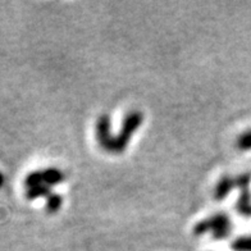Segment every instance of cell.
Wrapping results in <instances>:
<instances>
[{
	"mask_svg": "<svg viewBox=\"0 0 251 251\" xmlns=\"http://www.w3.org/2000/svg\"><path fill=\"white\" fill-rule=\"evenodd\" d=\"M4 181H5V178H4V175L0 172V187L4 185Z\"/></svg>",
	"mask_w": 251,
	"mask_h": 251,
	"instance_id": "obj_11",
	"label": "cell"
},
{
	"mask_svg": "<svg viewBox=\"0 0 251 251\" xmlns=\"http://www.w3.org/2000/svg\"><path fill=\"white\" fill-rule=\"evenodd\" d=\"M232 250L251 251V236H242V237L236 238L232 244Z\"/></svg>",
	"mask_w": 251,
	"mask_h": 251,
	"instance_id": "obj_9",
	"label": "cell"
},
{
	"mask_svg": "<svg viewBox=\"0 0 251 251\" xmlns=\"http://www.w3.org/2000/svg\"><path fill=\"white\" fill-rule=\"evenodd\" d=\"M237 146L241 150H251V129L240 135L237 139Z\"/></svg>",
	"mask_w": 251,
	"mask_h": 251,
	"instance_id": "obj_10",
	"label": "cell"
},
{
	"mask_svg": "<svg viewBox=\"0 0 251 251\" xmlns=\"http://www.w3.org/2000/svg\"><path fill=\"white\" fill-rule=\"evenodd\" d=\"M112 132H110V119L108 114H102L96 123V140L102 149L108 151L112 142Z\"/></svg>",
	"mask_w": 251,
	"mask_h": 251,
	"instance_id": "obj_3",
	"label": "cell"
},
{
	"mask_svg": "<svg viewBox=\"0 0 251 251\" xmlns=\"http://www.w3.org/2000/svg\"><path fill=\"white\" fill-rule=\"evenodd\" d=\"M236 187L235 186V178H231L228 176L222 177L221 181L218 182V185L215 186L214 191V198L217 200H223L228 196V194L232 191V188Z\"/></svg>",
	"mask_w": 251,
	"mask_h": 251,
	"instance_id": "obj_4",
	"label": "cell"
},
{
	"mask_svg": "<svg viewBox=\"0 0 251 251\" xmlns=\"http://www.w3.org/2000/svg\"><path fill=\"white\" fill-rule=\"evenodd\" d=\"M212 233L213 237L217 240L227 238L232 232V222L228 218L227 214L219 213V214L212 215L204 221L199 222L194 228L195 236H202L205 233Z\"/></svg>",
	"mask_w": 251,
	"mask_h": 251,
	"instance_id": "obj_2",
	"label": "cell"
},
{
	"mask_svg": "<svg viewBox=\"0 0 251 251\" xmlns=\"http://www.w3.org/2000/svg\"><path fill=\"white\" fill-rule=\"evenodd\" d=\"M63 204V198L58 194H51L49 198L47 199V205H45V209L47 212L50 213V214H54V213L59 212L60 208H62Z\"/></svg>",
	"mask_w": 251,
	"mask_h": 251,
	"instance_id": "obj_7",
	"label": "cell"
},
{
	"mask_svg": "<svg viewBox=\"0 0 251 251\" xmlns=\"http://www.w3.org/2000/svg\"><path fill=\"white\" fill-rule=\"evenodd\" d=\"M142 121H144V114L139 110H132L129 112L127 116L125 117L122 123V128L119 131L118 136L113 137L112 142H110L108 152H113V154H121L126 150V148L128 146L129 140L133 136V133L137 131L140 126H141Z\"/></svg>",
	"mask_w": 251,
	"mask_h": 251,
	"instance_id": "obj_1",
	"label": "cell"
},
{
	"mask_svg": "<svg viewBox=\"0 0 251 251\" xmlns=\"http://www.w3.org/2000/svg\"><path fill=\"white\" fill-rule=\"evenodd\" d=\"M53 192H51V187L48 185H39L35 187L26 188V199L27 200H36L40 198H49Z\"/></svg>",
	"mask_w": 251,
	"mask_h": 251,
	"instance_id": "obj_6",
	"label": "cell"
},
{
	"mask_svg": "<svg viewBox=\"0 0 251 251\" xmlns=\"http://www.w3.org/2000/svg\"><path fill=\"white\" fill-rule=\"evenodd\" d=\"M39 185H45L43 178V171H33V172L28 173L26 176V178H25V186H26V188L35 187V186Z\"/></svg>",
	"mask_w": 251,
	"mask_h": 251,
	"instance_id": "obj_8",
	"label": "cell"
},
{
	"mask_svg": "<svg viewBox=\"0 0 251 251\" xmlns=\"http://www.w3.org/2000/svg\"><path fill=\"white\" fill-rule=\"evenodd\" d=\"M43 178L45 185L53 187V186L62 183L66 179V175L58 168H47L43 169Z\"/></svg>",
	"mask_w": 251,
	"mask_h": 251,
	"instance_id": "obj_5",
	"label": "cell"
}]
</instances>
